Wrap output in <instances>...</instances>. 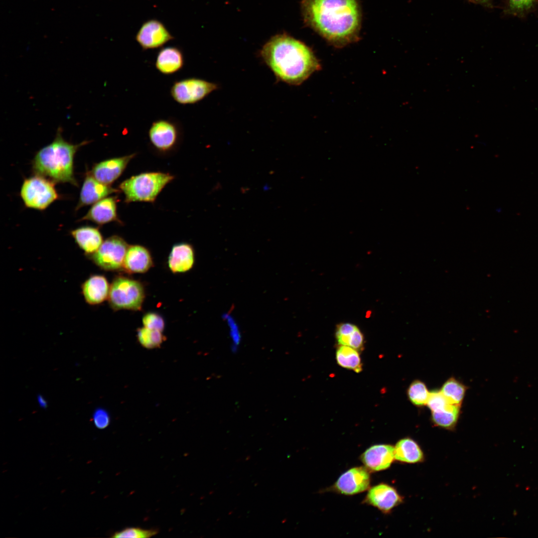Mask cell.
Returning <instances> with one entry per match:
<instances>
[{"instance_id": "cell-33", "label": "cell", "mask_w": 538, "mask_h": 538, "mask_svg": "<svg viewBox=\"0 0 538 538\" xmlns=\"http://www.w3.org/2000/svg\"><path fill=\"white\" fill-rule=\"evenodd\" d=\"M93 418L95 426L100 429L106 428L110 422L108 412L102 408H98L95 411Z\"/></svg>"}, {"instance_id": "cell-28", "label": "cell", "mask_w": 538, "mask_h": 538, "mask_svg": "<svg viewBox=\"0 0 538 538\" xmlns=\"http://www.w3.org/2000/svg\"><path fill=\"white\" fill-rule=\"evenodd\" d=\"M410 402L416 406H423L427 404L429 392L425 384L418 380L413 381L407 390Z\"/></svg>"}, {"instance_id": "cell-13", "label": "cell", "mask_w": 538, "mask_h": 538, "mask_svg": "<svg viewBox=\"0 0 538 538\" xmlns=\"http://www.w3.org/2000/svg\"><path fill=\"white\" fill-rule=\"evenodd\" d=\"M134 156L132 154L101 161L95 164L89 172L100 182L109 185L122 174Z\"/></svg>"}, {"instance_id": "cell-7", "label": "cell", "mask_w": 538, "mask_h": 538, "mask_svg": "<svg viewBox=\"0 0 538 538\" xmlns=\"http://www.w3.org/2000/svg\"><path fill=\"white\" fill-rule=\"evenodd\" d=\"M129 247L123 238L114 235L105 240L96 252L88 256L101 269L117 270L123 268Z\"/></svg>"}, {"instance_id": "cell-14", "label": "cell", "mask_w": 538, "mask_h": 538, "mask_svg": "<svg viewBox=\"0 0 538 538\" xmlns=\"http://www.w3.org/2000/svg\"><path fill=\"white\" fill-rule=\"evenodd\" d=\"M360 458L369 471L384 470L395 459V447L389 444L374 445L366 450Z\"/></svg>"}, {"instance_id": "cell-32", "label": "cell", "mask_w": 538, "mask_h": 538, "mask_svg": "<svg viewBox=\"0 0 538 538\" xmlns=\"http://www.w3.org/2000/svg\"><path fill=\"white\" fill-rule=\"evenodd\" d=\"M143 327L150 329L163 332L165 322L162 317L155 312H148L144 315L142 319Z\"/></svg>"}, {"instance_id": "cell-35", "label": "cell", "mask_w": 538, "mask_h": 538, "mask_svg": "<svg viewBox=\"0 0 538 538\" xmlns=\"http://www.w3.org/2000/svg\"><path fill=\"white\" fill-rule=\"evenodd\" d=\"M470 0L476 2L481 3H487L490 0Z\"/></svg>"}, {"instance_id": "cell-21", "label": "cell", "mask_w": 538, "mask_h": 538, "mask_svg": "<svg viewBox=\"0 0 538 538\" xmlns=\"http://www.w3.org/2000/svg\"><path fill=\"white\" fill-rule=\"evenodd\" d=\"M184 63L181 51L175 47L161 49L157 54L155 67L161 73L169 75L180 70Z\"/></svg>"}, {"instance_id": "cell-22", "label": "cell", "mask_w": 538, "mask_h": 538, "mask_svg": "<svg viewBox=\"0 0 538 538\" xmlns=\"http://www.w3.org/2000/svg\"><path fill=\"white\" fill-rule=\"evenodd\" d=\"M395 459L402 462L415 463L422 461L424 456L420 446L413 439H400L395 447Z\"/></svg>"}, {"instance_id": "cell-3", "label": "cell", "mask_w": 538, "mask_h": 538, "mask_svg": "<svg viewBox=\"0 0 538 538\" xmlns=\"http://www.w3.org/2000/svg\"><path fill=\"white\" fill-rule=\"evenodd\" d=\"M62 132L59 127L53 141L37 151L32 161V168L35 174L47 177L55 183H69L77 186L74 174V156L79 148L90 141L73 144L63 138Z\"/></svg>"}, {"instance_id": "cell-27", "label": "cell", "mask_w": 538, "mask_h": 538, "mask_svg": "<svg viewBox=\"0 0 538 538\" xmlns=\"http://www.w3.org/2000/svg\"><path fill=\"white\" fill-rule=\"evenodd\" d=\"M136 336L140 344L148 349L159 348L166 340L162 332L145 327L139 328L137 330Z\"/></svg>"}, {"instance_id": "cell-8", "label": "cell", "mask_w": 538, "mask_h": 538, "mask_svg": "<svg viewBox=\"0 0 538 538\" xmlns=\"http://www.w3.org/2000/svg\"><path fill=\"white\" fill-rule=\"evenodd\" d=\"M217 88L215 83L199 78H189L175 82L170 93L172 98L179 104H193Z\"/></svg>"}, {"instance_id": "cell-2", "label": "cell", "mask_w": 538, "mask_h": 538, "mask_svg": "<svg viewBox=\"0 0 538 538\" xmlns=\"http://www.w3.org/2000/svg\"><path fill=\"white\" fill-rule=\"evenodd\" d=\"M261 55L276 78L290 85L300 84L320 68L306 45L287 35L272 37L263 46Z\"/></svg>"}, {"instance_id": "cell-20", "label": "cell", "mask_w": 538, "mask_h": 538, "mask_svg": "<svg viewBox=\"0 0 538 538\" xmlns=\"http://www.w3.org/2000/svg\"><path fill=\"white\" fill-rule=\"evenodd\" d=\"M78 246L89 256L96 252L103 243V237L98 228L84 226L71 231Z\"/></svg>"}, {"instance_id": "cell-34", "label": "cell", "mask_w": 538, "mask_h": 538, "mask_svg": "<svg viewBox=\"0 0 538 538\" xmlns=\"http://www.w3.org/2000/svg\"><path fill=\"white\" fill-rule=\"evenodd\" d=\"M38 400L40 406L42 407H45L46 406L47 404L46 401L41 396H38Z\"/></svg>"}, {"instance_id": "cell-4", "label": "cell", "mask_w": 538, "mask_h": 538, "mask_svg": "<svg viewBox=\"0 0 538 538\" xmlns=\"http://www.w3.org/2000/svg\"><path fill=\"white\" fill-rule=\"evenodd\" d=\"M174 176L162 172H146L133 176L119 186L125 195V202H153L164 186Z\"/></svg>"}, {"instance_id": "cell-23", "label": "cell", "mask_w": 538, "mask_h": 538, "mask_svg": "<svg viewBox=\"0 0 538 538\" xmlns=\"http://www.w3.org/2000/svg\"><path fill=\"white\" fill-rule=\"evenodd\" d=\"M336 338L339 345L348 346L357 351L363 349L364 337L359 329L350 323L339 324L336 328Z\"/></svg>"}, {"instance_id": "cell-17", "label": "cell", "mask_w": 538, "mask_h": 538, "mask_svg": "<svg viewBox=\"0 0 538 538\" xmlns=\"http://www.w3.org/2000/svg\"><path fill=\"white\" fill-rule=\"evenodd\" d=\"M153 265L149 251L140 245L129 246L124 260L123 269L130 273H144Z\"/></svg>"}, {"instance_id": "cell-5", "label": "cell", "mask_w": 538, "mask_h": 538, "mask_svg": "<svg viewBox=\"0 0 538 538\" xmlns=\"http://www.w3.org/2000/svg\"><path fill=\"white\" fill-rule=\"evenodd\" d=\"M145 297L143 285L139 281L123 276L115 278L110 286L108 301L114 310L141 309Z\"/></svg>"}, {"instance_id": "cell-1", "label": "cell", "mask_w": 538, "mask_h": 538, "mask_svg": "<svg viewBox=\"0 0 538 538\" xmlns=\"http://www.w3.org/2000/svg\"><path fill=\"white\" fill-rule=\"evenodd\" d=\"M303 10L307 23L333 43L347 44L358 36L360 12L356 0H304Z\"/></svg>"}, {"instance_id": "cell-26", "label": "cell", "mask_w": 538, "mask_h": 538, "mask_svg": "<svg viewBox=\"0 0 538 538\" xmlns=\"http://www.w3.org/2000/svg\"><path fill=\"white\" fill-rule=\"evenodd\" d=\"M460 407L455 405L450 409L431 411L432 422L436 426L448 430L453 429L459 418Z\"/></svg>"}, {"instance_id": "cell-31", "label": "cell", "mask_w": 538, "mask_h": 538, "mask_svg": "<svg viewBox=\"0 0 538 538\" xmlns=\"http://www.w3.org/2000/svg\"><path fill=\"white\" fill-rule=\"evenodd\" d=\"M507 3L509 13L522 15L534 6L535 0H507Z\"/></svg>"}, {"instance_id": "cell-19", "label": "cell", "mask_w": 538, "mask_h": 538, "mask_svg": "<svg viewBox=\"0 0 538 538\" xmlns=\"http://www.w3.org/2000/svg\"><path fill=\"white\" fill-rule=\"evenodd\" d=\"M195 255L193 247L188 243L174 245L168 259V266L173 273H181L189 270L193 267Z\"/></svg>"}, {"instance_id": "cell-9", "label": "cell", "mask_w": 538, "mask_h": 538, "mask_svg": "<svg viewBox=\"0 0 538 538\" xmlns=\"http://www.w3.org/2000/svg\"><path fill=\"white\" fill-rule=\"evenodd\" d=\"M371 477L369 471L363 467L352 468L343 473L330 487L338 493L352 495L369 489Z\"/></svg>"}, {"instance_id": "cell-24", "label": "cell", "mask_w": 538, "mask_h": 538, "mask_svg": "<svg viewBox=\"0 0 538 538\" xmlns=\"http://www.w3.org/2000/svg\"><path fill=\"white\" fill-rule=\"evenodd\" d=\"M336 360L340 366L360 373L362 364L357 350L348 346L340 345L336 353Z\"/></svg>"}, {"instance_id": "cell-12", "label": "cell", "mask_w": 538, "mask_h": 538, "mask_svg": "<svg viewBox=\"0 0 538 538\" xmlns=\"http://www.w3.org/2000/svg\"><path fill=\"white\" fill-rule=\"evenodd\" d=\"M403 497L393 486L380 483L371 488L364 503L375 507L384 514H388L403 502Z\"/></svg>"}, {"instance_id": "cell-15", "label": "cell", "mask_w": 538, "mask_h": 538, "mask_svg": "<svg viewBox=\"0 0 538 538\" xmlns=\"http://www.w3.org/2000/svg\"><path fill=\"white\" fill-rule=\"evenodd\" d=\"M117 189L97 180L89 172L85 177L76 210L87 205L94 204L107 196L117 193Z\"/></svg>"}, {"instance_id": "cell-6", "label": "cell", "mask_w": 538, "mask_h": 538, "mask_svg": "<svg viewBox=\"0 0 538 538\" xmlns=\"http://www.w3.org/2000/svg\"><path fill=\"white\" fill-rule=\"evenodd\" d=\"M20 196L26 207L39 210L45 209L59 197L55 182L36 174L24 180Z\"/></svg>"}, {"instance_id": "cell-29", "label": "cell", "mask_w": 538, "mask_h": 538, "mask_svg": "<svg viewBox=\"0 0 538 538\" xmlns=\"http://www.w3.org/2000/svg\"><path fill=\"white\" fill-rule=\"evenodd\" d=\"M426 405L431 411L448 409L456 405L451 404L440 390L429 392Z\"/></svg>"}, {"instance_id": "cell-11", "label": "cell", "mask_w": 538, "mask_h": 538, "mask_svg": "<svg viewBox=\"0 0 538 538\" xmlns=\"http://www.w3.org/2000/svg\"><path fill=\"white\" fill-rule=\"evenodd\" d=\"M173 38L163 23L156 19L143 23L135 36L144 50L159 48Z\"/></svg>"}, {"instance_id": "cell-10", "label": "cell", "mask_w": 538, "mask_h": 538, "mask_svg": "<svg viewBox=\"0 0 538 538\" xmlns=\"http://www.w3.org/2000/svg\"><path fill=\"white\" fill-rule=\"evenodd\" d=\"M148 134L151 143L155 148L167 151L173 148L178 142L179 127L170 120H158L152 123Z\"/></svg>"}, {"instance_id": "cell-25", "label": "cell", "mask_w": 538, "mask_h": 538, "mask_svg": "<svg viewBox=\"0 0 538 538\" xmlns=\"http://www.w3.org/2000/svg\"><path fill=\"white\" fill-rule=\"evenodd\" d=\"M466 389L463 384L454 378H450L443 384L440 391L451 404L460 406Z\"/></svg>"}, {"instance_id": "cell-18", "label": "cell", "mask_w": 538, "mask_h": 538, "mask_svg": "<svg viewBox=\"0 0 538 538\" xmlns=\"http://www.w3.org/2000/svg\"><path fill=\"white\" fill-rule=\"evenodd\" d=\"M81 288L86 302L90 305H97L108 298L110 286L104 275L94 274L84 282Z\"/></svg>"}, {"instance_id": "cell-16", "label": "cell", "mask_w": 538, "mask_h": 538, "mask_svg": "<svg viewBox=\"0 0 538 538\" xmlns=\"http://www.w3.org/2000/svg\"><path fill=\"white\" fill-rule=\"evenodd\" d=\"M117 203L116 197H106L94 203L79 221H90L98 225L117 221Z\"/></svg>"}, {"instance_id": "cell-30", "label": "cell", "mask_w": 538, "mask_h": 538, "mask_svg": "<svg viewBox=\"0 0 538 538\" xmlns=\"http://www.w3.org/2000/svg\"><path fill=\"white\" fill-rule=\"evenodd\" d=\"M157 533L158 531L156 530H145L139 528H127L121 531L115 533L112 537L144 538L153 537Z\"/></svg>"}]
</instances>
